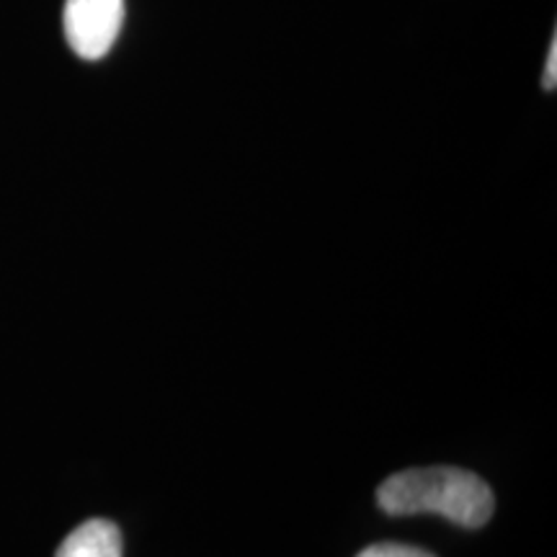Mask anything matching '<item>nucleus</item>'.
Returning a JSON list of instances; mask_svg holds the SVG:
<instances>
[{"instance_id": "obj_1", "label": "nucleus", "mask_w": 557, "mask_h": 557, "mask_svg": "<svg viewBox=\"0 0 557 557\" xmlns=\"http://www.w3.org/2000/svg\"><path fill=\"white\" fill-rule=\"evenodd\" d=\"M377 506L389 517L438 513L465 529L485 527L496 498L475 472L459 468H418L389 475L377 487Z\"/></svg>"}, {"instance_id": "obj_3", "label": "nucleus", "mask_w": 557, "mask_h": 557, "mask_svg": "<svg viewBox=\"0 0 557 557\" xmlns=\"http://www.w3.org/2000/svg\"><path fill=\"white\" fill-rule=\"evenodd\" d=\"M122 532L114 521L88 519L62 540L54 557H122Z\"/></svg>"}, {"instance_id": "obj_5", "label": "nucleus", "mask_w": 557, "mask_h": 557, "mask_svg": "<svg viewBox=\"0 0 557 557\" xmlns=\"http://www.w3.org/2000/svg\"><path fill=\"white\" fill-rule=\"evenodd\" d=\"M542 86H545V90H555V86H557V37H553V45H549L545 78H542Z\"/></svg>"}, {"instance_id": "obj_4", "label": "nucleus", "mask_w": 557, "mask_h": 557, "mask_svg": "<svg viewBox=\"0 0 557 557\" xmlns=\"http://www.w3.org/2000/svg\"><path fill=\"white\" fill-rule=\"evenodd\" d=\"M357 557H436L426 553V549L413 547V545H398V542H377V545H369L361 549Z\"/></svg>"}, {"instance_id": "obj_2", "label": "nucleus", "mask_w": 557, "mask_h": 557, "mask_svg": "<svg viewBox=\"0 0 557 557\" xmlns=\"http://www.w3.org/2000/svg\"><path fill=\"white\" fill-rule=\"evenodd\" d=\"M124 24V0H67L65 37L83 60L107 58Z\"/></svg>"}]
</instances>
